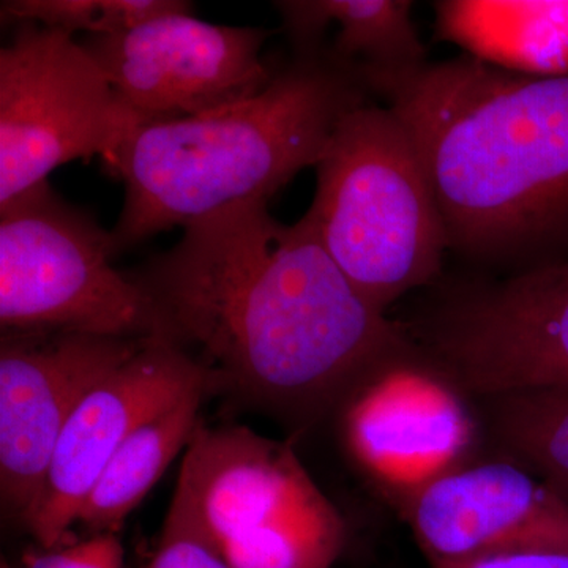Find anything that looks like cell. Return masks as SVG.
<instances>
[{"instance_id":"8992f818","label":"cell","mask_w":568,"mask_h":568,"mask_svg":"<svg viewBox=\"0 0 568 568\" xmlns=\"http://www.w3.org/2000/svg\"><path fill=\"white\" fill-rule=\"evenodd\" d=\"M114 257L111 231L48 182L0 205V328L155 336L152 302Z\"/></svg>"},{"instance_id":"5b68a950","label":"cell","mask_w":568,"mask_h":568,"mask_svg":"<svg viewBox=\"0 0 568 568\" xmlns=\"http://www.w3.org/2000/svg\"><path fill=\"white\" fill-rule=\"evenodd\" d=\"M171 507L231 568H334L347 526L294 440L203 420L185 448Z\"/></svg>"},{"instance_id":"9c48e42d","label":"cell","mask_w":568,"mask_h":568,"mask_svg":"<svg viewBox=\"0 0 568 568\" xmlns=\"http://www.w3.org/2000/svg\"><path fill=\"white\" fill-rule=\"evenodd\" d=\"M334 420L351 463L396 508L478 457L485 436L476 399L409 338L358 384Z\"/></svg>"},{"instance_id":"52a82bcc","label":"cell","mask_w":568,"mask_h":568,"mask_svg":"<svg viewBox=\"0 0 568 568\" xmlns=\"http://www.w3.org/2000/svg\"><path fill=\"white\" fill-rule=\"evenodd\" d=\"M399 324L473 398L568 388V263L440 276Z\"/></svg>"},{"instance_id":"30bf717a","label":"cell","mask_w":568,"mask_h":568,"mask_svg":"<svg viewBox=\"0 0 568 568\" xmlns=\"http://www.w3.org/2000/svg\"><path fill=\"white\" fill-rule=\"evenodd\" d=\"M271 36L175 13L81 44L145 125L209 114L263 92L278 71L261 54Z\"/></svg>"},{"instance_id":"5bb4252c","label":"cell","mask_w":568,"mask_h":568,"mask_svg":"<svg viewBox=\"0 0 568 568\" xmlns=\"http://www.w3.org/2000/svg\"><path fill=\"white\" fill-rule=\"evenodd\" d=\"M436 39L528 77H568V0H440Z\"/></svg>"},{"instance_id":"ba28073f","label":"cell","mask_w":568,"mask_h":568,"mask_svg":"<svg viewBox=\"0 0 568 568\" xmlns=\"http://www.w3.org/2000/svg\"><path fill=\"white\" fill-rule=\"evenodd\" d=\"M141 125L80 41L17 24L0 50V205L62 164L108 159Z\"/></svg>"},{"instance_id":"d6986e66","label":"cell","mask_w":568,"mask_h":568,"mask_svg":"<svg viewBox=\"0 0 568 568\" xmlns=\"http://www.w3.org/2000/svg\"><path fill=\"white\" fill-rule=\"evenodd\" d=\"M145 568H231L178 508L170 507L159 545Z\"/></svg>"},{"instance_id":"9a60e30c","label":"cell","mask_w":568,"mask_h":568,"mask_svg":"<svg viewBox=\"0 0 568 568\" xmlns=\"http://www.w3.org/2000/svg\"><path fill=\"white\" fill-rule=\"evenodd\" d=\"M294 52L325 47L328 26L339 28L332 54L361 74L403 73L428 63V51L407 0H283L275 2Z\"/></svg>"},{"instance_id":"e0dca14e","label":"cell","mask_w":568,"mask_h":568,"mask_svg":"<svg viewBox=\"0 0 568 568\" xmlns=\"http://www.w3.org/2000/svg\"><path fill=\"white\" fill-rule=\"evenodd\" d=\"M474 399L497 452L532 470L568 507V388Z\"/></svg>"},{"instance_id":"277c9868","label":"cell","mask_w":568,"mask_h":568,"mask_svg":"<svg viewBox=\"0 0 568 568\" xmlns=\"http://www.w3.org/2000/svg\"><path fill=\"white\" fill-rule=\"evenodd\" d=\"M315 168L305 216L369 304L387 313L443 276V213L416 138L390 106L351 111Z\"/></svg>"},{"instance_id":"2e32d148","label":"cell","mask_w":568,"mask_h":568,"mask_svg":"<svg viewBox=\"0 0 568 568\" xmlns=\"http://www.w3.org/2000/svg\"><path fill=\"white\" fill-rule=\"evenodd\" d=\"M209 396L207 387L194 388L174 405L142 422L104 467L78 515L77 525L92 534L118 532L168 466L189 446L201 422V406Z\"/></svg>"},{"instance_id":"7a4b0ae2","label":"cell","mask_w":568,"mask_h":568,"mask_svg":"<svg viewBox=\"0 0 568 568\" xmlns=\"http://www.w3.org/2000/svg\"><path fill=\"white\" fill-rule=\"evenodd\" d=\"M361 78L416 138L448 252L488 276L568 263V77L465 54Z\"/></svg>"},{"instance_id":"6da1fadb","label":"cell","mask_w":568,"mask_h":568,"mask_svg":"<svg viewBox=\"0 0 568 568\" xmlns=\"http://www.w3.org/2000/svg\"><path fill=\"white\" fill-rule=\"evenodd\" d=\"M126 274L152 302L155 336L192 355L212 395L276 418L293 437L334 418L406 342L310 220L280 223L268 201L190 223L178 244Z\"/></svg>"},{"instance_id":"7c38bea8","label":"cell","mask_w":568,"mask_h":568,"mask_svg":"<svg viewBox=\"0 0 568 568\" xmlns=\"http://www.w3.org/2000/svg\"><path fill=\"white\" fill-rule=\"evenodd\" d=\"M197 387L211 392L207 375L192 355L162 336H151L82 398L59 437L39 504L26 526L41 548L63 545L123 440Z\"/></svg>"},{"instance_id":"44dd1931","label":"cell","mask_w":568,"mask_h":568,"mask_svg":"<svg viewBox=\"0 0 568 568\" xmlns=\"http://www.w3.org/2000/svg\"><path fill=\"white\" fill-rule=\"evenodd\" d=\"M437 568H568V547H521Z\"/></svg>"},{"instance_id":"4fadbf2b","label":"cell","mask_w":568,"mask_h":568,"mask_svg":"<svg viewBox=\"0 0 568 568\" xmlns=\"http://www.w3.org/2000/svg\"><path fill=\"white\" fill-rule=\"evenodd\" d=\"M429 567L521 547H568V507L517 459L478 457L398 508Z\"/></svg>"},{"instance_id":"8fae6325","label":"cell","mask_w":568,"mask_h":568,"mask_svg":"<svg viewBox=\"0 0 568 568\" xmlns=\"http://www.w3.org/2000/svg\"><path fill=\"white\" fill-rule=\"evenodd\" d=\"M151 338V336H149ZM148 338L78 332L0 336V500L3 517L28 526L52 455L85 395Z\"/></svg>"},{"instance_id":"ac0fdd59","label":"cell","mask_w":568,"mask_h":568,"mask_svg":"<svg viewBox=\"0 0 568 568\" xmlns=\"http://www.w3.org/2000/svg\"><path fill=\"white\" fill-rule=\"evenodd\" d=\"M192 10L193 3L182 0H3L0 20L14 26L36 22L71 37L118 36L155 18Z\"/></svg>"},{"instance_id":"3957f363","label":"cell","mask_w":568,"mask_h":568,"mask_svg":"<svg viewBox=\"0 0 568 568\" xmlns=\"http://www.w3.org/2000/svg\"><path fill=\"white\" fill-rule=\"evenodd\" d=\"M368 99L355 65L325 44L294 52L246 102L141 125L104 159L125 186L111 231L114 256L227 205L271 201L302 170L316 166L339 122Z\"/></svg>"},{"instance_id":"ffe728a7","label":"cell","mask_w":568,"mask_h":568,"mask_svg":"<svg viewBox=\"0 0 568 568\" xmlns=\"http://www.w3.org/2000/svg\"><path fill=\"white\" fill-rule=\"evenodd\" d=\"M123 547L118 532L92 534L85 540L29 555L22 568H122ZM3 568H7L3 566Z\"/></svg>"}]
</instances>
